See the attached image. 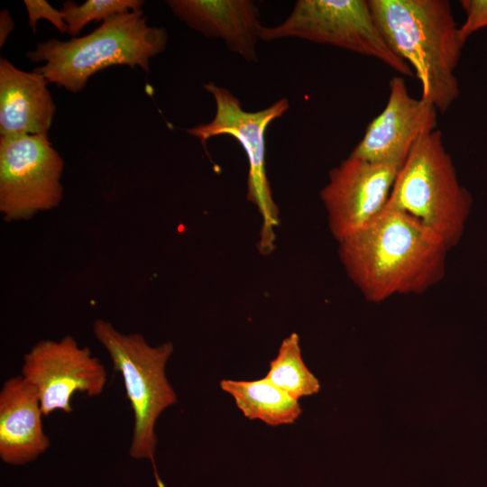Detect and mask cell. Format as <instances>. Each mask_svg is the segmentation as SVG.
I'll list each match as a JSON object with an SVG mask.
<instances>
[{
  "label": "cell",
  "mask_w": 487,
  "mask_h": 487,
  "mask_svg": "<svg viewBox=\"0 0 487 487\" xmlns=\"http://www.w3.org/2000/svg\"><path fill=\"white\" fill-rule=\"evenodd\" d=\"M338 244L348 277L372 302L426 292L443 279L450 250L416 217L389 207Z\"/></svg>",
  "instance_id": "obj_1"
},
{
  "label": "cell",
  "mask_w": 487,
  "mask_h": 487,
  "mask_svg": "<svg viewBox=\"0 0 487 487\" xmlns=\"http://www.w3.org/2000/svg\"><path fill=\"white\" fill-rule=\"evenodd\" d=\"M391 51L421 85V99L445 114L460 95L455 70L464 45L447 0H367Z\"/></svg>",
  "instance_id": "obj_2"
},
{
  "label": "cell",
  "mask_w": 487,
  "mask_h": 487,
  "mask_svg": "<svg viewBox=\"0 0 487 487\" xmlns=\"http://www.w3.org/2000/svg\"><path fill=\"white\" fill-rule=\"evenodd\" d=\"M167 41L166 30L149 25L139 9L110 16L87 35L39 42L26 56L43 62L34 71L49 83L78 93L90 77L109 66L140 67L148 72L150 60L165 50Z\"/></svg>",
  "instance_id": "obj_3"
},
{
  "label": "cell",
  "mask_w": 487,
  "mask_h": 487,
  "mask_svg": "<svg viewBox=\"0 0 487 487\" xmlns=\"http://www.w3.org/2000/svg\"><path fill=\"white\" fill-rule=\"evenodd\" d=\"M472 206V195L458 179L441 131L423 133L400 169L386 207L413 216L451 249L464 234Z\"/></svg>",
  "instance_id": "obj_4"
},
{
  "label": "cell",
  "mask_w": 487,
  "mask_h": 487,
  "mask_svg": "<svg viewBox=\"0 0 487 487\" xmlns=\"http://www.w3.org/2000/svg\"><path fill=\"white\" fill-rule=\"evenodd\" d=\"M93 333L106 350L114 371L121 374L133 413L129 455L136 460H150L157 484L163 487L155 464V425L161 414L178 401L166 376V364L173 353V345L166 342L151 345L142 335L124 334L103 319L94 322Z\"/></svg>",
  "instance_id": "obj_5"
},
{
  "label": "cell",
  "mask_w": 487,
  "mask_h": 487,
  "mask_svg": "<svg viewBox=\"0 0 487 487\" xmlns=\"http://www.w3.org/2000/svg\"><path fill=\"white\" fill-rule=\"evenodd\" d=\"M260 38H299L332 45L376 59L401 76H415L385 41L366 0H298L281 23L262 26Z\"/></svg>",
  "instance_id": "obj_6"
},
{
  "label": "cell",
  "mask_w": 487,
  "mask_h": 487,
  "mask_svg": "<svg viewBox=\"0 0 487 487\" xmlns=\"http://www.w3.org/2000/svg\"><path fill=\"white\" fill-rule=\"evenodd\" d=\"M204 88L215 99V116L210 122L186 131L198 138L204 146L210 138L218 135H230L242 145L249 164L247 198L262 216L258 248L268 254L275 247L280 213L266 172L265 133L268 125L289 109V101L281 98L264 109L249 112L243 109L238 98L228 89L212 82L205 84Z\"/></svg>",
  "instance_id": "obj_7"
},
{
  "label": "cell",
  "mask_w": 487,
  "mask_h": 487,
  "mask_svg": "<svg viewBox=\"0 0 487 487\" xmlns=\"http://www.w3.org/2000/svg\"><path fill=\"white\" fill-rule=\"evenodd\" d=\"M64 161L48 134L0 138V212L5 221L30 220L60 206Z\"/></svg>",
  "instance_id": "obj_8"
},
{
  "label": "cell",
  "mask_w": 487,
  "mask_h": 487,
  "mask_svg": "<svg viewBox=\"0 0 487 487\" xmlns=\"http://www.w3.org/2000/svg\"><path fill=\"white\" fill-rule=\"evenodd\" d=\"M21 375L35 389L43 416L72 412L76 392L99 396L107 381L100 360L69 335L36 343L23 354Z\"/></svg>",
  "instance_id": "obj_9"
},
{
  "label": "cell",
  "mask_w": 487,
  "mask_h": 487,
  "mask_svg": "<svg viewBox=\"0 0 487 487\" xmlns=\"http://www.w3.org/2000/svg\"><path fill=\"white\" fill-rule=\"evenodd\" d=\"M400 169L350 156L328 174L320 191L337 242L354 234L386 207Z\"/></svg>",
  "instance_id": "obj_10"
},
{
  "label": "cell",
  "mask_w": 487,
  "mask_h": 487,
  "mask_svg": "<svg viewBox=\"0 0 487 487\" xmlns=\"http://www.w3.org/2000/svg\"><path fill=\"white\" fill-rule=\"evenodd\" d=\"M389 88L384 109L367 125L350 156L400 169L416 141L436 130L438 112L421 98L411 96L401 76L392 77Z\"/></svg>",
  "instance_id": "obj_11"
},
{
  "label": "cell",
  "mask_w": 487,
  "mask_h": 487,
  "mask_svg": "<svg viewBox=\"0 0 487 487\" xmlns=\"http://www.w3.org/2000/svg\"><path fill=\"white\" fill-rule=\"evenodd\" d=\"M173 14L191 29L222 40L247 62H257L259 10L250 0H170Z\"/></svg>",
  "instance_id": "obj_12"
},
{
  "label": "cell",
  "mask_w": 487,
  "mask_h": 487,
  "mask_svg": "<svg viewBox=\"0 0 487 487\" xmlns=\"http://www.w3.org/2000/svg\"><path fill=\"white\" fill-rule=\"evenodd\" d=\"M35 389L21 375L7 379L0 391V458L10 465L34 462L51 446L42 426Z\"/></svg>",
  "instance_id": "obj_13"
},
{
  "label": "cell",
  "mask_w": 487,
  "mask_h": 487,
  "mask_svg": "<svg viewBox=\"0 0 487 487\" xmlns=\"http://www.w3.org/2000/svg\"><path fill=\"white\" fill-rule=\"evenodd\" d=\"M46 78L0 60V135L48 134L56 106Z\"/></svg>",
  "instance_id": "obj_14"
},
{
  "label": "cell",
  "mask_w": 487,
  "mask_h": 487,
  "mask_svg": "<svg viewBox=\"0 0 487 487\" xmlns=\"http://www.w3.org/2000/svg\"><path fill=\"white\" fill-rule=\"evenodd\" d=\"M220 387L234 400L244 417L269 426L292 424L302 412L298 400L265 377L255 381L222 380Z\"/></svg>",
  "instance_id": "obj_15"
},
{
  "label": "cell",
  "mask_w": 487,
  "mask_h": 487,
  "mask_svg": "<svg viewBox=\"0 0 487 487\" xmlns=\"http://www.w3.org/2000/svg\"><path fill=\"white\" fill-rule=\"evenodd\" d=\"M271 383L295 400L317 393L319 381L305 364L298 334L283 339L265 376Z\"/></svg>",
  "instance_id": "obj_16"
},
{
  "label": "cell",
  "mask_w": 487,
  "mask_h": 487,
  "mask_svg": "<svg viewBox=\"0 0 487 487\" xmlns=\"http://www.w3.org/2000/svg\"><path fill=\"white\" fill-rule=\"evenodd\" d=\"M143 4L142 0H87L78 5L69 0L60 11L68 33L76 36L90 22L105 21L115 14L139 10Z\"/></svg>",
  "instance_id": "obj_17"
},
{
  "label": "cell",
  "mask_w": 487,
  "mask_h": 487,
  "mask_svg": "<svg viewBox=\"0 0 487 487\" xmlns=\"http://www.w3.org/2000/svg\"><path fill=\"white\" fill-rule=\"evenodd\" d=\"M460 5L466 18L459 27V37L465 43L473 32L487 27V0H462Z\"/></svg>",
  "instance_id": "obj_18"
},
{
  "label": "cell",
  "mask_w": 487,
  "mask_h": 487,
  "mask_svg": "<svg viewBox=\"0 0 487 487\" xmlns=\"http://www.w3.org/2000/svg\"><path fill=\"white\" fill-rule=\"evenodd\" d=\"M24 5L29 16V25L33 33L38 20L45 19L51 23L61 33L68 32V26L60 10L53 8L44 0H25Z\"/></svg>",
  "instance_id": "obj_19"
},
{
  "label": "cell",
  "mask_w": 487,
  "mask_h": 487,
  "mask_svg": "<svg viewBox=\"0 0 487 487\" xmlns=\"http://www.w3.org/2000/svg\"><path fill=\"white\" fill-rule=\"evenodd\" d=\"M14 23L7 10L0 12V47H3L8 35L12 32Z\"/></svg>",
  "instance_id": "obj_20"
}]
</instances>
